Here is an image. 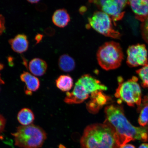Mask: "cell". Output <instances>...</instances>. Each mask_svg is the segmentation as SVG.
Wrapping results in <instances>:
<instances>
[{
  "instance_id": "8fae6325",
  "label": "cell",
  "mask_w": 148,
  "mask_h": 148,
  "mask_svg": "<svg viewBox=\"0 0 148 148\" xmlns=\"http://www.w3.org/2000/svg\"><path fill=\"white\" fill-rule=\"evenodd\" d=\"M110 97L101 91L94 92L91 94V100L87 104L89 112L95 113L110 100Z\"/></svg>"
},
{
  "instance_id": "4fadbf2b",
  "label": "cell",
  "mask_w": 148,
  "mask_h": 148,
  "mask_svg": "<svg viewBox=\"0 0 148 148\" xmlns=\"http://www.w3.org/2000/svg\"><path fill=\"white\" fill-rule=\"evenodd\" d=\"M20 79L25 83V92L27 95H31L33 92H36L40 88L39 79L29 72L24 71L20 75Z\"/></svg>"
},
{
  "instance_id": "277c9868",
  "label": "cell",
  "mask_w": 148,
  "mask_h": 148,
  "mask_svg": "<svg viewBox=\"0 0 148 148\" xmlns=\"http://www.w3.org/2000/svg\"><path fill=\"white\" fill-rule=\"evenodd\" d=\"M136 77L126 81H124L121 77H118V86L116 90L115 97L118 99V103L121 104L124 102L129 106H140L142 101L141 88Z\"/></svg>"
},
{
  "instance_id": "30bf717a",
  "label": "cell",
  "mask_w": 148,
  "mask_h": 148,
  "mask_svg": "<svg viewBox=\"0 0 148 148\" xmlns=\"http://www.w3.org/2000/svg\"><path fill=\"white\" fill-rule=\"evenodd\" d=\"M77 81L82 85L89 94L107 89V87L102 84L100 81L88 74L83 75Z\"/></svg>"
},
{
  "instance_id": "e0dca14e",
  "label": "cell",
  "mask_w": 148,
  "mask_h": 148,
  "mask_svg": "<svg viewBox=\"0 0 148 148\" xmlns=\"http://www.w3.org/2000/svg\"><path fill=\"white\" fill-rule=\"evenodd\" d=\"M137 110L140 112L138 123L141 127H145L148 124V94L142 100L141 104Z\"/></svg>"
},
{
  "instance_id": "7c38bea8",
  "label": "cell",
  "mask_w": 148,
  "mask_h": 148,
  "mask_svg": "<svg viewBox=\"0 0 148 148\" xmlns=\"http://www.w3.org/2000/svg\"><path fill=\"white\" fill-rule=\"evenodd\" d=\"M135 17L140 21L143 22L148 16V0H134L129 1Z\"/></svg>"
},
{
  "instance_id": "52a82bcc",
  "label": "cell",
  "mask_w": 148,
  "mask_h": 148,
  "mask_svg": "<svg viewBox=\"0 0 148 148\" xmlns=\"http://www.w3.org/2000/svg\"><path fill=\"white\" fill-rule=\"evenodd\" d=\"M101 11L108 15L115 22L123 18L124 16V9L129 1L124 0H107L92 1Z\"/></svg>"
},
{
  "instance_id": "cb8c5ba5",
  "label": "cell",
  "mask_w": 148,
  "mask_h": 148,
  "mask_svg": "<svg viewBox=\"0 0 148 148\" xmlns=\"http://www.w3.org/2000/svg\"><path fill=\"white\" fill-rule=\"evenodd\" d=\"M6 120L3 116L0 114V134L3 132L4 129Z\"/></svg>"
},
{
  "instance_id": "6da1fadb",
  "label": "cell",
  "mask_w": 148,
  "mask_h": 148,
  "mask_svg": "<svg viewBox=\"0 0 148 148\" xmlns=\"http://www.w3.org/2000/svg\"><path fill=\"white\" fill-rule=\"evenodd\" d=\"M104 123L113 130L118 147L136 140L148 141V124L144 127L134 126L125 117L123 106L112 105L105 108Z\"/></svg>"
},
{
  "instance_id": "83f0119b",
  "label": "cell",
  "mask_w": 148,
  "mask_h": 148,
  "mask_svg": "<svg viewBox=\"0 0 148 148\" xmlns=\"http://www.w3.org/2000/svg\"><path fill=\"white\" fill-rule=\"evenodd\" d=\"M27 1L31 4H35V3H38L40 1L39 0H28Z\"/></svg>"
},
{
  "instance_id": "2e32d148",
  "label": "cell",
  "mask_w": 148,
  "mask_h": 148,
  "mask_svg": "<svg viewBox=\"0 0 148 148\" xmlns=\"http://www.w3.org/2000/svg\"><path fill=\"white\" fill-rule=\"evenodd\" d=\"M52 21L56 26L64 27L69 23L70 16L67 11L64 9H59L56 10L53 15Z\"/></svg>"
},
{
  "instance_id": "7a4b0ae2",
  "label": "cell",
  "mask_w": 148,
  "mask_h": 148,
  "mask_svg": "<svg viewBox=\"0 0 148 148\" xmlns=\"http://www.w3.org/2000/svg\"><path fill=\"white\" fill-rule=\"evenodd\" d=\"M82 148H118L113 130L106 123L88 125L80 140Z\"/></svg>"
},
{
  "instance_id": "d6986e66",
  "label": "cell",
  "mask_w": 148,
  "mask_h": 148,
  "mask_svg": "<svg viewBox=\"0 0 148 148\" xmlns=\"http://www.w3.org/2000/svg\"><path fill=\"white\" fill-rule=\"evenodd\" d=\"M58 64L60 69L65 72L73 71L75 66V60L67 54L61 56L58 60Z\"/></svg>"
},
{
  "instance_id": "484cf974",
  "label": "cell",
  "mask_w": 148,
  "mask_h": 148,
  "mask_svg": "<svg viewBox=\"0 0 148 148\" xmlns=\"http://www.w3.org/2000/svg\"><path fill=\"white\" fill-rule=\"evenodd\" d=\"M4 68V65L3 64L1 63H0V71H1L2 70H3ZM5 83V82L4 81H3L2 79H1V74H0V84H4Z\"/></svg>"
},
{
  "instance_id": "4316f807",
  "label": "cell",
  "mask_w": 148,
  "mask_h": 148,
  "mask_svg": "<svg viewBox=\"0 0 148 148\" xmlns=\"http://www.w3.org/2000/svg\"><path fill=\"white\" fill-rule=\"evenodd\" d=\"M42 37H43V36L41 34H38L36 35V40L37 42L38 43L42 40Z\"/></svg>"
},
{
  "instance_id": "603a6c76",
  "label": "cell",
  "mask_w": 148,
  "mask_h": 148,
  "mask_svg": "<svg viewBox=\"0 0 148 148\" xmlns=\"http://www.w3.org/2000/svg\"><path fill=\"white\" fill-rule=\"evenodd\" d=\"M5 18L2 15L0 14V36L5 31Z\"/></svg>"
},
{
  "instance_id": "7402d4cb",
  "label": "cell",
  "mask_w": 148,
  "mask_h": 148,
  "mask_svg": "<svg viewBox=\"0 0 148 148\" xmlns=\"http://www.w3.org/2000/svg\"><path fill=\"white\" fill-rule=\"evenodd\" d=\"M140 30L143 39L148 44V16L142 22L140 26Z\"/></svg>"
},
{
  "instance_id": "ac0fdd59",
  "label": "cell",
  "mask_w": 148,
  "mask_h": 148,
  "mask_svg": "<svg viewBox=\"0 0 148 148\" xmlns=\"http://www.w3.org/2000/svg\"><path fill=\"white\" fill-rule=\"evenodd\" d=\"M17 120L23 126L32 124L35 119V116L32 110L28 108H23L18 114Z\"/></svg>"
},
{
  "instance_id": "3957f363",
  "label": "cell",
  "mask_w": 148,
  "mask_h": 148,
  "mask_svg": "<svg viewBox=\"0 0 148 148\" xmlns=\"http://www.w3.org/2000/svg\"><path fill=\"white\" fill-rule=\"evenodd\" d=\"M15 144L22 148H40L47 138V134L41 127L31 124L20 126L12 134Z\"/></svg>"
},
{
  "instance_id": "ba28073f",
  "label": "cell",
  "mask_w": 148,
  "mask_h": 148,
  "mask_svg": "<svg viewBox=\"0 0 148 148\" xmlns=\"http://www.w3.org/2000/svg\"><path fill=\"white\" fill-rule=\"evenodd\" d=\"M127 53V64L130 67L143 66L148 63L147 51L144 44L129 46Z\"/></svg>"
},
{
  "instance_id": "d4e9b609",
  "label": "cell",
  "mask_w": 148,
  "mask_h": 148,
  "mask_svg": "<svg viewBox=\"0 0 148 148\" xmlns=\"http://www.w3.org/2000/svg\"><path fill=\"white\" fill-rule=\"evenodd\" d=\"M119 148H136L135 146L131 144H126L121 146Z\"/></svg>"
},
{
  "instance_id": "9a60e30c",
  "label": "cell",
  "mask_w": 148,
  "mask_h": 148,
  "mask_svg": "<svg viewBox=\"0 0 148 148\" xmlns=\"http://www.w3.org/2000/svg\"><path fill=\"white\" fill-rule=\"evenodd\" d=\"M47 63L40 58H33L29 63V71L35 76L40 77L44 75L47 71Z\"/></svg>"
},
{
  "instance_id": "ffe728a7",
  "label": "cell",
  "mask_w": 148,
  "mask_h": 148,
  "mask_svg": "<svg viewBox=\"0 0 148 148\" xmlns=\"http://www.w3.org/2000/svg\"><path fill=\"white\" fill-rule=\"evenodd\" d=\"M56 84L57 88L62 91L68 92L73 88V79L69 75H61L56 80Z\"/></svg>"
},
{
  "instance_id": "5bb4252c",
  "label": "cell",
  "mask_w": 148,
  "mask_h": 148,
  "mask_svg": "<svg viewBox=\"0 0 148 148\" xmlns=\"http://www.w3.org/2000/svg\"><path fill=\"white\" fill-rule=\"evenodd\" d=\"M12 50L15 52L22 53L28 49L29 42L27 37L25 34H18L8 41Z\"/></svg>"
},
{
  "instance_id": "f1b7e54d",
  "label": "cell",
  "mask_w": 148,
  "mask_h": 148,
  "mask_svg": "<svg viewBox=\"0 0 148 148\" xmlns=\"http://www.w3.org/2000/svg\"><path fill=\"white\" fill-rule=\"evenodd\" d=\"M138 148H148V144L147 143L142 144Z\"/></svg>"
},
{
  "instance_id": "9c48e42d",
  "label": "cell",
  "mask_w": 148,
  "mask_h": 148,
  "mask_svg": "<svg viewBox=\"0 0 148 148\" xmlns=\"http://www.w3.org/2000/svg\"><path fill=\"white\" fill-rule=\"evenodd\" d=\"M89 94L82 85L77 81L73 91L66 92L64 101L68 104H79L87 99Z\"/></svg>"
},
{
  "instance_id": "5b68a950",
  "label": "cell",
  "mask_w": 148,
  "mask_h": 148,
  "mask_svg": "<svg viewBox=\"0 0 148 148\" xmlns=\"http://www.w3.org/2000/svg\"><path fill=\"white\" fill-rule=\"evenodd\" d=\"M123 56L120 44L114 41L105 42L99 47L97 54L99 65L107 71L119 68L123 60Z\"/></svg>"
},
{
  "instance_id": "44dd1931",
  "label": "cell",
  "mask_w": 148,
  "mask_h": 148,
  "mask_svg": "<svg viewBox=\"0 0 148 148\" xmlns=\"http://www.w3.org/2000/svg\"><path fill=\"white\" fill-rule=\"evenodd\" d=\"M136 73L141 79L142 87L148 88V63L137 70Z\"/></svg>"
},
{
  "instance_id": "8992f818",
  "label": "cell",
  "mask_w": 148,
  "mask_h": 148,
  "mask_svg": "<svg viewBox=\"0 0 148 148\" xmlns=\"http://www.w3.org/2000/svg\"><path fill=\"white\" fill-rule=\"evenodd\" d=\"M88 21L90 27L103 36L116 39L121 36L120 33L114 29L115 23L112 18L102 11L94 12Z\"/></svg>"
}]
</instances>
